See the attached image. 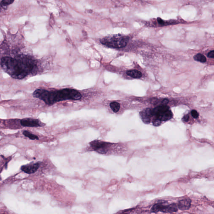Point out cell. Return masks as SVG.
Masks as SVG:
<instances>
[{
    "label": "cell",
    "mask_w": 214,
    "mask_h": 214,
    "mask_svg": "<svg viewBox=\"0 0 214 214\" xmlns=\"http://www.w3.org/2000/svg\"><path fill=\"white\" fill-rule=\"evenodd\" d=\"M3 70L15 79H22L28 74L37 70V66L35 61L27 57L14 59L4 57L1 62Z\"/></svg>",
    "instance_id": "cell-1"
},
{
    "label": "cell",
    "mask_w": 214,
    "mask_h": 214,
    "mask_svg": "<svg viewBox=\"0 0 214 214\" xmlns=\"http://www.w3.org/2000/svg\"><path fill=\"white\" fill-rule=\"evenodd\" d=\"M33 95L48 105L64 100H78L82 97V94L78 90L68 88L53 90L38 89L34 92Z\"/></svg>",
    "instance_id": "cell-2"
},
{
    "label": "cell",
    "mask_w": 214,
    "mask_h": 214,
    "mask_svg": "<svg viewBox=\"0 0 214 214\" xmlns=\"http://www.w3.org/2000/svg\"><path fill=\"white\" fill-rule=\"evenodd\" d=\"M129 40L128 36L117 34L108 35L100 39L99 42L105 47L119 49L126 46Z\"/></svg>",
    "instance_id": "cell-3"
},
{
    "label": "cell",
    "mask_w": 214,
    "mask_h": 214,
    "mask_svg": "<svg viewBox=\"0 0 214 214\" xmlns=\"http://www.w3.org/2000/svg\"><path fill=\"white\" fill-rule=\"evenodd\" d=\"M167 202L165 200H161L153 205L151 209L152 213L161 212L164 213H172L177 212L178 210L177 204L175 203L166 204Z\"/></svg>",
    "instance_id": "cell-4"
},
{
    "label": "cell",
    "mask_w": 214,
    "mask_h": 214,
    "mask_svg": "<svg viewBox=\"0 0 214 214\" xmlns=\"http://www.w3.org/2000/svg\"><path fill=\"white\" fill-rule=\"evenodd\" d=\"M89 144L92 151H94L102 154H105L108 152L110 146V143H109L98 140L93 141L90 143Z\"/></svg>",
    "instance_id": "cell-5"
},
{
    "label": "cell",
    "mask_w": 214,
    "mask_h": 214,
    "mask_svg": "<svg viewBox=\"0 0 214 214\" xmlns=\"http://www.w3.org/2000/svg\"><path fill=\"white\" fill-rule=\"evenodd\" d=\"M21 124L24 127H35L43 126V124L38 119L32 118H24L21 121Z\"/></svg>",
    "instance_id": "cell-6"
},
{
    "label": "cell",
    "mask_w": 214,
    "mask_h": 214,
    "mask_svg": "<svg viewBox=\"0 0 214 214\" xmlns=\"http://www.w3.org/2000/svg\"><path fill=\"white\" fill-rule=\"evenodd\" d=\"M40 166V163H36L22 166L21 167V169L26 173L32 174L37 171Z\"/></svg>",
    "instance_id": "cell-7"
},
{
    "label": "cell",
    "mask_w": 214,
    "mask_h": 214,
    "mask_svg": "<svg viewBox=\"0 0 214 214\" xmlns=\"http://www.w3.org/2000/svg\"><path fill=\"white\" fill-rule=\"evenodd\" d=\"M191 200L190 198L184 199L180 200L178 202V204H177L178 209L182 211L190 209L191 206Z\"/></svg>",
    "instance_id": "cell-8"
},
{
    "label": "cell",
    "mask_w": 214,
    "mask_h": 214,
    "mask_svg": "<svg viewBox=\"0 0 214 214\" xmlns=\"http://www.w3.org/2000/svg\"><path fill=\"white\" fill-rule=\"evenodd\" d=\"M126 74L130 77L134 78H140L142 76L141 72L135 70H128L126 72Z\"/></svg>",
    "instance_id": "cell-9"
},
{
    "label": "cell",
    "mask_w": 214,
    "mask_h": 214,
    "mask_svg": "<svg viewBox=\"0 0 214 214\" xmlns=\"http://www.w3.org/2000/svg\"><path fill=\"white\" fill-rule=\"evenodd\" d=\"M110 107L113 112H117L119 111L120 105L118 102L113 101L110 102Z\"/></svg>",
    "instance_id": "cell-10"
},
{
    "label": "cell",
    "mask_w": 214,
    "mask_h": 214,
    "mask_svg": "<svg viewBox=\"0 0 214 214\" xmlns=\"http://www.w3.org/2000/svg\"><path fill=\"white\" fill-rule=\"evenodd\" d=\"M172 117V113L171 111L169 109L163 115L161 120L166 121V120H168L171 119Z\"/></svg>",
    "instance_id": "cell-11"
},
{
    "label": "cell",
    "mask_w": 214,
    "mask_h": 214,
    "mask_svg": "<svg viewBox=\"0 0 214 214\" xmlns=\"http://www.w3.org/2000/svg\"><path fill=\"white\" fill-rule=\"evenodd\" d=\"M194 59L196 61H198V62H202V63H204L207 61L206 58L204 55L200 54V53L195 55L194 57Z\"/></svg>",
    "instance_id": "cell-12"
},
{
    "label": "cell",
    "mask_w": 214,
    "mask_h": 214,
    "mask_svg": "<svg viewBox=\"0 0 214 214\" xmlns=\"http://www.w3.org/2000/svg\"><path fill=\"white\" fill-rule=\"evenodd\" d=\"M23 134L26 137H28L30 139L32 140L39 139V138L37 136L32 134V133L29 132L28 131H27V130H24V131H23Z\"/></svg>",
    "instance_id": "cell-13"
},
{
    "label": "cell",
    "mask_w": 214,
    "mask_h": 214,
    "mask_svg": "<svg viewBox=\"0 0 214 214\" xmlns=\"http://www.w3.org/2000/svg\"><path fill=\"white\" fill-rule=\"evenodd\" d=\"M140 114L141 116V118H142L143 122L146 123L149 122L150 121V117L147 116V115L146 114L145 112H140Z\"/></svg>",
    "instance_id": "cell-14"
},
{
    "label": "cell",
    "mask_w": 214,
    "mask_h": 214,
    "mask_svg": "<svg viewBox=\"0 0 214 214\" xmlns=\"http://www.w3.org/2000/svg\"><path fill=\"white\" fill-rule=\"evenodd\" d=\"M14 2V1L13 0H4L0 3V4L3 6H6L12 4Z\"/></svg>",
    "instance_id": "cell-15"
},
{
    "label": "cell",
    "mask_w": 214,
    "mask_h": 214,
    "mask_svg": "<svg viewBox=\"0 0 214 214\" xmlns=\"http://www.w3.org/2000/svg\"><path fill=\"white\" fill-rule=\"evenodd\" d=\"M161 120L159 119H156L153 121V124L154 126H158L161 124Z\"/></svg>",
    "instance_id": "cell-16"
},
{
    "label": "cell",
    "mask_w": 214,
    "mask_h": 214,
    "mask_svg": "<svg viewBox=\"0 0 214 214\" xmlns=\"http://www.w3.org/2000/svg\"><path fill=\"white\" fill-rule=\"evenodd\" d=\"M191 114L192 116L193 117H194L195 118H197L198 117L199 114L198 112H197L196 110H192L191 112Z\"/></svg>",
    "instance_id": "cell-17"
},
{
    "label": "cell",
    "mask_w": 214,
    "mask_h": 214,
    "mask_svg": "<svg viewBox=\"0 0 214 214\" xmlns=\"http://www.w3.org/2000/svg\"><path fill=\"white\" fill-rule=\"evenodd\" d=\"M208 57L209 58H213L214 57V50L210 51L208 54Z\"/></svg>",
    "instance_id": "cell-18"
},
{
    "label": "cell",
    "mask_w": 214,
    "mask_h": 214,
    "mask_svg": "<svg viewBox=\"0 0 214 214\" xmlns=\"http://www.w3.org/2000/svg\"><path fill=\"white\" fill-rule=\"evenodd\" d=\"M189 120V116L188 115H186L182 118V120L184 122H187Z\"/></svg>",
    "instance_id": "cell-19"
},
{
    "label": "cell",
    "mask_w": 214,
    "mask_h": 214,
    "mask_svg": "<svg viewBox=\"0 0 214 214\" xmlns=\"http://www.w3.org/2000/svg\"><path fill=\"white\" fill-rule=\"evenodd\" d=\"M157 21L160 24L164 25V21H163L161 18H158Z\"/></svg>",
    "instance_id": "cell-20"
},
{
    "label": "cell",
    "mask_w": 214,
    "mask_h": 214,
    "mask_svg": "<svg viewBox=\"0 0 214 214\" xmlns=\"http://www.w3.org/2000/svg\"><path fill=\"white\" fill-rule=\"evenodd\" d=\"M169 102V100H168V99H165L164 100H163L162 103L164 105H166V104H168Z\"/></svg>",
    "instance_id": "cell-21"
}]
</instances>
